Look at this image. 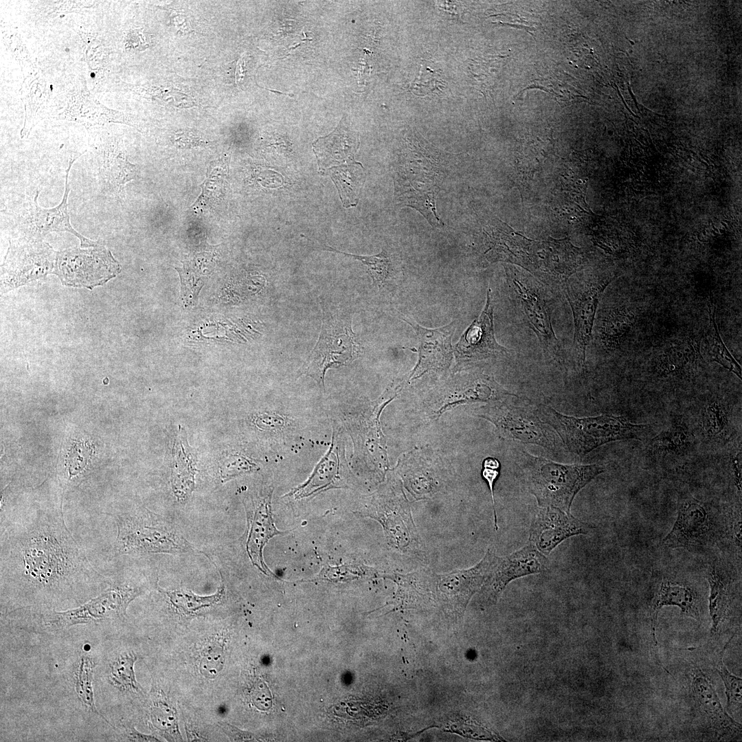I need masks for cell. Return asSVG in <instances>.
I'll return each instance as SVG.
<instances>
[{
  "instance_id": "6da1fadb",
  "label": "cell",
  "mask_w": 742,
  "mask_h": 742,
  "mask_svg": "<svg viewBox=\"0 0 742 742\" xmlns=\"http://www.w3.org/2000/svg\"><path fill=\"white\" fill-rule=\"evenodd\" d=\"M1 583L30 602L80 597L109 584L89 563L67 528L62 508L3 525Z\"/></svg>"
},
{
  "instance_id": "7a4b0ae2",
  "label": "cell",
  "mask_w": 742,
  "mask_h": 742,
  "mask_svg": "<svg viewBox=\"0 0 742 742\" xmlns=\"http://www.w3.org/2000/svg\"><path fill=\"white\" fill-rule=\"evenodd\" d=\"M517 458L539 507L553 506L566 513H570L576 494L605 471L599 464H561L526 451Z\"/></svg>"
},
{
  "instance_id": "3957f363",
  "label": "cell",
  "mask_w": 742,
  "mask_h": 742,
  "mask_svg": "<svg viewBox=\"0 0 742 742\" xmlns=\"http://www.w3.org/2000/svg\"><path fill=\"white\" fill-rule=\"evenodd\" d=\"M537 412L568 450L580 456L611 442L640 440L648 430L646 425L633 424L622 416L603 414L578 418L563 414L544 405L539 406Z\"/></svg>"
},
{
  "instance_id": "277c9868",
  "label": "cell",
  "mask_w": 742,
  "mask_h": 742,
  "mask_svg": "<svg viewBox=\"0 0 742 742\" xmlns=\"http://www.w3.org/2000/svg\"><path fill=\"white\" fill-rule=\"evenodd\" d=\"M116 555L181 554L192 550L190 543L170 524L146 508L115 517Z\"/></svg>"
},
{
  "instance_id": "5b68a950",
  "label": "cell",
  "mask_w": 742,
  "mask_h": 742,
  "mask_svg": "<svg viewBox=\"0 0 742 742\" xmlns=\"http://www.w3.org/2000/svg\"><path fill=\"white\" fill-rule=\"evenodd\" d=\"M511 397L493 401L477 409L476 413L493 423L503 438L537 445L554 452L561 451L563 443L556 431L541 420L537 408L531 407L530 402L510 401Z\"/></svg>"
},
{
  "instance_id": "8992f818",
  "label": "cell",
  "mask_w": 742,
  "mask_h": 742,
  "mask_svg": "<svg viewBox=\"0 0 742 742\" xmlns=\"http://www.w3.org/2000/svg\"><path fill=\"white\" fill-rule=\"evenodd\" d=\"M144 589V587L128 581L109 582L106 589L78 607L47 611L43 615V621L47 628L58 631L78 625L124 618L131 602Z\"/></svg>"
},
{
  "instance_id": "52a82bcc",
  "label": "cell",
  "mask_w": 742,
  "mask_h": 742,
  "mask_svg": "<svg viewBox=\"0 0 742 742\" xmlns=\"http://www.w3.org/2000/svg\"><path fill=\"white\" fill-rule=\"evenodd\" d=\"M359 345L349 319L339 318L323 310L318 341L302 367V374L314 379L324 390V376L329 368L346 365L355 359Z\"/></svg>"
},
{
  "instance_id": "ba28073f",
  "label": "cell",
  "mask_w": 742,
  "mask_h": 742,
  "mask_svg": "<svg viewBox=\"0 0 742 742\" xmlns=\"http://www.w3.org/2000/svg\"><path fill=\"white\" fill-rule=\"evenodd\" d=\"M120 271L111 251L98 243L88 249L57 251L54 274L65 285L92 289L115 277Z\"/></svg>"
},
{
  "instance_id": "9c48e42d",
  "label": "cell",
  "mask_w": 742,
  "mask_h": 742,
  "mask_svg": "<svg viewBox=\"0 0 742 742\" xmlns=\"http://www.w3.org/2000/svg\"><path fill=\"white\" fill-rule=\"evenodd\" d=\"M9 243L1 265L2 290L54 273L57 251L47 243L15 238Z\"/></svg>"
},
{
  "instance_id": "30bf717a",
  "label": "cell",
  "mask_w": 742,
  "mask_h": 742,
  "mask_svg": "<svg viewBox=\"0 0 742 742\" xmlns=\"http://www.w3.org/2000/svg\"><path fill=\"white\" fill-rule=\"evenodd\" d=\"M76 159H71L65 170V187L60 203L52 208H43L37 202L38 192L33 199L25 203L14 216V223L19 230V237L32 240H43L50 232H67L76 236L81 247H91L98 243L91 240L76 232L70 223L67 209V199L70 192L69 175L71 167Z\"/></svg>"
},
{
  "instance_id": "8fae6325",
  "label": "cell",
  "mask_w": 742,
  "mask_h": 742,
  "mask_svg": "<svg viewBox=\"0 0 742 742\" xmlns=\"http://www.w3.org/2000/svg\"><path fill=\"white\" fill-rule=\"evenodd\" d=\"M549 564L547 556L530 543L504 556L493 554L487 576L481 587L480 605L488 607L495 604L510 582L544 572L548 570Z\"/></svg>"
},
{
  "instance_id": "7c38bea8",
  "label": "cell",
  "mask_w": 742,
  "mask_h": 742,
  "mask_svg": "<svg viewBox=\"0 0 742 742\" xmlns=\"http://www.w3.org/2000/svg\"><path fill=\"white\" fill-rule=\"evenodd\" d=\"M718 527L706 504L688 496L678 504L677 515L670 532L662 541L670 548L701 550L715 542Z\"/></svg>"
},
{
  "instance_id": "4fadbf2b",
  "label": "cell",
  "mask_w": 742,
  "mask_h": 742,
  "mask_svg": "<svg viewBox=\"0 0 742 742\" xmlns=\"http://www.w3.org/2000/svg\"><path fill=\"white\" fill-rule=\"evenodd\" d=\"M594 526L553 506L539 507L529 529L528 543L548 556L564 540L587 535Z\"/></svg>"
},
{
  "instance_id": "5bb4252c",
  "label": "cell",
  "mask_w": 742,
  "mask_h": 742,
  "mask_svg": "<svg viewBox=\"0 0 742 742\" xmlns=\"http://www.w3.org/2000/svg\"><path fill=\"white\" fill-rule=\"evenodd\" d=\"M610 282L611 280H605L596 283L578 284L567 280L563 286L574 318V346L582 366L585 364L586 349L600 295Z\"/></svg>"
},
{
  "instance_id": "9a60e30c",
  "label": "cell",
  "mask_w": 742,
  "mask_h": 742,
  "mask_svg": "<svg viewBox=\"0 0 742 742\" xmlns=\"http://www.w3.org/2000/svg\"><path fill=\"white\" fill-rule=\"evenodd\" d=\"M491 294L488 289L481 314L473 320L454 346L457 361L460 364L504 355L508 351L495 337Z\"/></svg>"
},
{
  "instance_id": "2e32d148",
  "label": "cell",
  "mask_w": 742,
  "mask_h": 742,
  "mask_svg": "<svg viewBox=\"0 0 742 742\" xmlns=\"http://www.w3.org/2000/svg\"><path fill=\"white\" fill-rule=\"evenodd\" d=\"M346 471L343 437L341 430L335 427L330 446L315 466L311 476L302 484L287 493L286 497L300 499L313 497L330 488L344 487V477Z\"/></svg>"
},
{
  "instance_id": "e0dca14e",
  "label": "cell",
  "mask_w": 742,
  "mask_h": 742,
  "mask_svg": "<svg viewBox=\"0 0 742 742\" xmlns=\"http://www.w3.org/2000/svg\"><path fill=\"white\" fill-rule=\"evenodd\" d=\"M512 281L525 315L541 346L559 358L561 346L552 326L550 311L541 287L521 276H512Z\"/></svg>"
},
{
  "instance_id": "ac0fdd59",
  "label": "cell",
  "mask_w": 742,
  "mask_h": 742,
  "mask_svg": "<svg viewBox=\"0 0 742 742\" xmlns=\"http://www.w3.org/2000/svg\"><path fill=\"white\" fill-rule=\"evenodd\" d=\"M375 513L366 516L376 519L385 530L390 545L406 551L417 541V532L408 503L402 492L376 497Z\"/></svg>"
},
{
  "instance_id": "d6986e66",
  "label": "cell",
  "mask_w": 742,
  "mask_h": 742,
  "mask_svg": "<svg viewBox=\"0 0 742 742\" xmlns=\"http://www.w3.org/2000/svg\"><path fill=\"white\" fill-rule=\"evenodd\" d=\"M401 319L414 328L419 341L418 361L414 372L418 375L429 370L445 369L452 359L451 339L456 321L436 328H427L401 313Z\"/></svg>"
},
{
  "instance_id": "ffe728a7",
  "label": "cell",
  "mask_w": 742,
  "mask_h": 742,
  "mask_svg": "<svg viewBox=\"0 0 742 742\" xmlns=\"http://www.w3.org/2000/svg\"><path fill=\"white\" fill-rule=\"evenodd\" d=\"M104 140L94 148L97 177L103 193L117 196L124 185L137 177V168L128 161L118 141Z\"/></svg>"
},
{
  "instance_id": "44dd1931",
  "label": "cell",
  "mask_w": 742,
  "mask_h": 742,
  "mask_svg": "<svg viewBox=\"0 0 742 742\" xmlns=\"http://www.w3.org/2000/svg\"><path fill=\"white\" fill-rule=\"evenodd\" d=\"M273 489L261 495L248 513V535L246 550L253 565L264 574H271L263 559V549L269 540L276 535H284L275 526L271 513V496Z\"/></svg>"
},
{
  "instance_id": "7402d4cb",
  "label": "cell",
  "mask_w": 742,
  "mask_h": 742,
  "mask_svg": "<svg viewBox=\"0 0 742 742\" xmlns=\"http://www.w3.org/2000/svg\"><path fill=\"white\" fill-rule=\"evenodd\" d=\"M493 554L489 548L482 559L473 567L436 575L440 592L448 601L453 603L458 611L464 609L471 596L484 584Z\"/></svg>"
},
{
  "instance_id": "603a6c76",
  "label": "cell",
  "mask_w": 742,
  "mask_h": 742,
  "mask_svg": "<svg viewBox=\"0 0 742 742\" xmlns=\"http://www.w3.org/2000/svg\"><path fill=\"white\" fill-rule=\"evenodd\" d=\"M699 598L693 587L688 583L664 577L657 585L651 605V622L653 642L657 648L655 628L658 614L664 606H676L684 615L697 620L700 618Z\"/></svg>"
},
{
  "instance_id": "cb8c5ba5",
  "label": "cell",
  "mask_w": 742,
  "mask_h": 742,
  "mask_svg": "<svg viewBox=\"0 0 742 742\" xmlns=\"http://www.w3.org/2000/svg\"><path fill=\"white\" fill-rule=\"evenodd\" d=\"M691 689L700 710L717 732L723 734L741 732V724L724 710L710 679L698 667L692 672Z\"/></svg>"
},
{
  "instance_id": "d4e9b609",
  "label": "cell",
  "mask_w": 742,
  "mask_h": 742,
  "mask_svg": "<svg viewBox=\"0 0 742 742\" xmlns=\"http://www.w3.org/2000/svg\"><path fill=\"white\" fill-rule=\"evenodd\" d=\"M706 578L709 583L708 607L712 620L711 634L717 633L728 616L732 600L734 580L722 565L708 566Z\"/></svg>"
},
{
  "instance_id": "484cf974",
  "label": "cell",
  "mask_w": 742,
  "mask_h": 742,
  "mask_svg": "<svg viewBox=\"0 0 742 742\" xmlns=\"http://www.w3.org/2000/svg\"><path fill=\"white\" fill-rule=\"evenodd\" d=\"M542 253L543 271L552 282L564 286L578 266L577 249L566 242H551L545 245Z\"/></svg>"
},
{
  "instance_id": "4316f807",
  "label": "cell",
  "mask_w": 742,
  "mask_h": 742,
  "mask_svg": "<svg viewBox=\"0 0 742 742\" xmlns=\"http://www.w3.org/2000/svg\"><path fill=\"white\" fill-rule=\"evenodd\" d=\"M730 418L728 407L723 401H707L700 414V425L706 440L719 441L728 437Z\"/></svg>"
},
{
  "instance_id": "83f0119b",
  "label": "cell",
  "mask_w": 742,
  "mask_h": 742,
  "mask_svg": "<svg viewBox=\"0 0 742 742\" xmlns=\"http://www.w3.org/2000/svg\"><path fill=\"white\" fill-rule=\"evenodd\" d=\"M137 657L133 652H124L115 657L109 664L107 682L122 692L139 693L143 688L137 682L134 665Z\"/></svg>"
},
{
  "instance_id": "f1b7e54d",
  "label": "cell",
  "mask_w": 742,
  "mask_h": 742,
  "mask_svg": "<svg viewBox=\"0 0 742 742\" xmlns=\"http://www.w3.org/2000/svg\"><path fill=\"white\" fill-rule=\"evenodd\" d=\"M715 309L710 307L708 329L704 339V348L710 361H715L741 379V368L721 339L715 320Z\"/></svg>"
},
{
  "instance_id": "f546056e",
  "label": "cell",
  "mask_w": 742,
  "mask_h": 742,
  "mask_svg": "<svg viewBox=\"0 0 742 742\" xmlns=\"http://www.w3.org/2000/svg\"><path fill=\"white\" fill-rule=\"evenodd\" d=\"M149 717L152 726L169 741H182L179 730L177 711L163 696H151Z\"/></svg>"
},
{
  "instance_id": "4dcf8cb0",
  "label": "cell",
  "mask_w": 742,
  "mask_h": 742,
  "mask_svg": "<svg viewBox=\"0 0 742 742\" xmlns=\"http://www.w3.org/2000/svg\"><path fill=\"white\" fill-rule=\"evenodd\" d=\"M95 666V662L90 655L83 654L79 657L74 671L75 691L80 701L89 711L109 723L98 711L95 704L93 681Z\"/></svg>"
},
{
  "instance_id": "1f68e13d",
  "label": "cell",
  "mask_w": 742,
  "mask_h": 742,
  "mask_svg": "<svg viewBox=\"0 0 742 742\" xmlns=\"http://www.w3.org/2000/svg\"><path fill=\"white\" fill-rule=\"evenodd\" d=\"M699 350L690 341H677L668 347L660 359V370L663 374L679 373L693 366Z\"/></svg>"
},
{
  "instance_id": "d6a6232c",
  "label": "cell",
  "mask_w": 742,
  "mask_h": 742,
  "mask_svg": "<svg viewBox=\"0 0 742 742\" xmlns=\"http://www.w3.org/2000/svg\"><path fill=\"white\" fill-rule=\"evenodd\" d=\"M159 592L168 596L172 605L179 611L185 614H192L197 611L211 607L217 603L224 594L225 587L222 583L216 593L210 596H199L194 594L191 590L179 589L171 591L163 590L159 588Z\"/></svg>"
},
{
  "instance_id": "836d02e7",
  "label": "cell",
  "mask_w": 742,
  "mask_h": 742,
  "mask_svg": "<svg viewBox=\"0 0 742 742\" xmlns=\"http://www.w3.org/2000/svg\"><path fill=\"white\" fill-rule=\"evenodd\" d=\"M328 249L351 257L366 265L374 284L379 289L383 287L390 277V259L384 250L376 255L361 256L337 251L330 247Z\"/></svg>"
},
{
  "instance_id": "e575fe53",
  "label": "cell",
  "mask_w": 742,
  "mask_h": 742,
  "mask_svg": "<svg viewBox=\"0 0 742 742\" xmlns=\"http://www.w3.org/2000/svg\"><path fill=\"white\" fill-rule=\"evenodd\" d=\"M68 451L65 463L64 482L65 488L69 482H74L85 475L91 458L92 449L90 445L78 442L74 445Z\"/></svg>"
},
{
  "instance_id": "d590c367",
  "label": "cell",
  "mask_w": 742,
  "mask_h": 742,
  "mask_svg": "<svg viewBox=\"0 0 742 742\" xmlns=\"http://www.w3.org/2000/svg\"><path fill=\"white\" fill-rule=\"evenodd\" d=\"M691 440V435L686 429L679 426H672L653 438L650 445L656 451L673 453L689 445Z\"/></svg>"
},
{
  "instance_id": "8d00e7d4",
  "label": "cell",
  "mask_w": 742,
  "mask_h": 742,
  "mask_svg": "<svg viewBox=\"0 0 742 742\" xmlns=\"http://www.w3.org/2000/svg\"><path fill=\"white\" fill-rule=\"evenodd\" d=\"M722 653L716 664V671L724 683L727 697V710L733 712L741 708L742 679L731 673L723 663Z\"/></svg>"
},
{
  "instance_id": "74e56055",
  "label": "cell",
  "mask_w": 742,
  "mask_h": 742,
  "mask_svg": "<svg viewBox=\"0 0 742 742\" xmlns=\"http://www.w3.org/2000/svg\"><path fill=\"white\" fill-rule=\"evenodd\" d=\"M374 569L360 564L326 566L320 572L319 578L331 581H347L359 578L374 576Z\"/></svg>"
},
{
  "instance_id": "f35d334b",
  "label": "cell",
  "mask_w": 742,
  "mask_h": 742,
  "mask_svg": "<svg viewBox=\"0 0 742 742\" xmlns=\"http://www.w3.org/2000/svg\"><path fill=\"white\" fill-rule=\"evenodd\" d=\"M224 665L223 647L218 641L210 642L201 653L199 669L208 678L215 677Z\"/></svg>"
},
{
  "instance_id": "ab89813d",
  "label": "cell",
  "mask_w": 742,
  "mask_h": 742,
  "mask_svg": "<svg viewBox=\"0 0 742 742\" xmlns=\"http://www.w3.org/2000/svg\"><path fill=\"white\" fill-rule=\"evenodd\" d=\"M258 469V465L251 459L241 454H229L223 458L221 462V477L223 482H226Z\"/></svg>"
},
{
  "instance_id": "60d3db41",
  "label": "cell",
  "mask_w": 742,
  "mask_h": 742,
  "mask_svg": "<svg viewBox=\"0 0 742 742\" xmlns=\"http://www.w3.org/2000/svg\"><path fill=\"white\" fill-rule=\"evenodd\" d=\"M332 170L331 178L339 190L344 205L346 207H348V205H352V202L356 201L355 196H356L355 188L357 186L355 185L356 180L352 179L355 176L351 175V168H335Z\"/></svg>"
},
{
  "instance_id": "b9f144b4",
  "label": "cell",
  "mask_w": 742,
  "mask_h": 742,
  "mask_svg": "<svg viewBox=\"0 0 742 742\" xmlns=\"http://www.w3.org/2000/svg\"><path fill=\"white\" fill-rule=\"evenodd\" d=\"M499 469H491V468L484 467L483 466L482 470V476L483 477L484 480H486V482H487V484L488 485V487H489V489H490V491H491V498H492V504H493V514H494V527H495V529L496 531L498 530V526H497V513H496V510H495V499H494L493 487H494L495 482L496 481L497 477L499 476Z\"/></svg>"
},
{
  "instance_id": "7bdbcfd3",
  "label": "cell",
  "mask_w": 742,
  "mask_h": 742,
  "mask_svg": "<svg viewBox=\"0 0 742 742\" xmlns=\"http://www.w3.org/2000/svg\"><path fill=\"white\" fill-rule=\"evenodd\" d=\"M149 44L147 41V33L141 29L133 30L127 37V46L137 50L145 49Z\"/></svg>"
},
{
  "instance_id": "ee69618b",
  "label": "cell",
  "mask_w": 742,
  "mask_h": 742,
  "mask_svg": "<svg viewBox=\"0 0 742 742\" xmlns=\"http://www.w3.org/2000/svg\"><path fill=\"white\" fill-rule=\"evenodd\" d=\"M284 421L275 414H265L256 420L257 427L266 430H275L282 427Z\"/></svg>"
},
{
  "instance_id": "f6af8a7d",
  "label": "cell",
  "mask_w": 742,
  "mask_h": 742,
  "mask_svg": "<svg viewBox=\"0 0 742 742\" xmlns=\"http://www.w3.org/2000/svg\"><path fill=\"white\" fill-rule=\"evenodd\" d=\"M734 481L738 491H741V447L732 460Z\"/></svg>"
},
{
  "instance_id": "bcb514c9",
  "label": "cell",
  "mask_w": 742,
  "mask_h": 742,
  "mask_svg": "<svg viewBox=\"0 0 742 742\" xmlns=\"http://www.w3.org/2000/svg\"><path fill=\"white\" fill-rule=\"evenodd\" d=\"M126 733V738L130 741H159L155 736L141 733L134 727L128 728Z\"/></svg>"
},
{
  "instance_id": "7dc6e473",
  "label": "cell",
  "mask_w": 742,
  "mask_h": 742,
  "mask_svg": "<svg viewBox=\"0 0 742 742\" xmlns=\"http://www.w3.org/2000/svg\"><path fill=\"white\" fill-rule=\"evenodd\" d=\"M482 466L491 469H499L500 463L499 460L495 458L487 457L484 460Z\"/></svg>"
}]
</instances>
